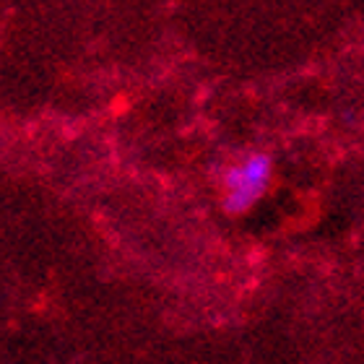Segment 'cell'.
<instances>
[{"mask_svg": "<svg viewBox=\"0 0 364 364\" xmlns=\"http://www.w3.org/2000/svg\"><path fill=\"white\" fill-rule=\"evenodd\" d=\"M273 177V161L268 154L250 151L242 159L232 164L224 175V198H221V208L229 216H240V213L250 211L258 203L263 193L268 190Z\"/></svg>", "mask_w": 364, "mask_h": 364, "instance_id": "1", "label": "cell"}]
</instances>
